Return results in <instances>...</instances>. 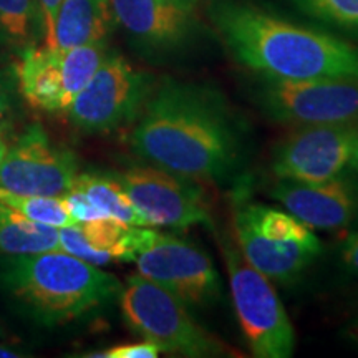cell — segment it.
<instances>
[{
	"mask_svg": "<svg viewBox=\"0 0 358 358\" xmlns=\"http://www.w3.org/2000/svg\"><path fill=\"white\" fill-rule=\"evenodd\" d=\"M120 307L129 329L161 352L191 358L231 355L221 340L194 320L186 303L140 274L128 277L120 290Z\"/></svg>",
	"mask_w": 358,
	"mask_h": 358,
	"instance_id": "277c9868",
	"label": "cell"
},
{
	"mask_svg": "<svg viewBox=\"0 0 358 358\" xmlns=\"http://www.w3.org/2000/svg\"><path fill=\"white\" fill-rule=\"evenodd\" d=\"M77 176L75 155L53 145L40 124L27 128L0 163V187L17 194L60 198Z\"/></svg>",
	"mask_w": 358,
	"mask_h": 358,
	"instance_id": "7c38bea8",
	"label": "cell"
},
{
	"mask_svg": "<svg viewBox=\"0 0 358 358\" xmlns=\"http://www.w3.org/2000/svg\"><path fill=\"white\" fill-rule=\"evenodd\" d=\"M0 280L29 315L43 325L83 319L122 290L115 275L62 249L6 256Z\"/></svg>",
	"mask_w": 358,
	"mask_h": 358,
	"instance_id": "3957f363",
	"label": "cell"
},
{
	"mask_svg": "<svg viewBox=\"0 0 358 358\" xmlns=\"http://www.w3.org/2000/svg\"><path fill=\"white\" fill-rule=\"evenodd\" d=\"M64 203L66 211L75 222H87V221H95V219H108L103 216V213L96 208L92 201L88 199V196L83 191H80L78 187L71 186L69 191L65 192Z\"/></svg>",
	"mask_w": 358,
	"mask_h": 358,
	"instance_id": "cb8c5ba5",
	"label": "cell"
},
{
	"mask_svg": "<svg viewBox=\"0 0 358 358\" xmlns=\"http://www.w3.org/2000/svg\"><path fill=\"white\" fill-rule=\"evenodd\" d=\"M129 143L151 166L194 182L227 181L243 164V124L226 96L203 83L163 80Z\"/></svg>",
	"mask_w": 358,
	"mask_h": 358,
	"instance_id": "6da1fadb",
	"label": "cell"
},
{
	"mask_svg": "<svg viewBox=\"0 0 358 358\" xmlns=\"http://www.w3.org/2000/svg\"><path fill=\"white\" fill-rule=\"evenodd\" d=\"M19 357H25V353H19L10 347L0 345V358H19Z\"/></svg>",
	"mask_w": 358,
	"mask_h": 358,
	"instance_id": "f1b7e54d",
	"label": "cell"
},
{
	"mask_svg": "<svg viewBox=\"0 0 358 358\" xmlns=\"http://www.w3.org/2000/svg\"><path fill=\"white\" fill-rule=\"evenodd\" d=\"M358 124L297 127L275 150L272 171L279 179L324 182L350 166Z\"/></svg>",
	"mask_w": 358,
	"mask_h": 358,
	"instance_id": "4fadbf2b",
	"label": "cell"
},
{
	"mask_svg": "<svg viewBox=\"0 0 358 358\" xmlns=\"http://www.w3.org/2000/svg\"><path fill=\"white\" fill-rule=\"evenodd\" d=\"M232 236L245 261L262 272L267 279L279 284H292L310 267L322 252L319 237L308 241H287L277 243L257 234L243 219L232 221Z\"/></svg>",
	"mask_w": 358,
	"mask_h": 358,
	"instance_id": "9a60e30c",
	"label": "cell"
},
{
	"mask_svg": "<svg viewBox=\"0 0 358 358\" xmlns=\"http://www.w3.org/2000/svg\"><path fill=\"white\" fill-rule=\"evenodd\" d=\"M231 280L232 306L250 353L257 358H287L294 353L295 334L271 279L245 261L234 236L219 239Z\"/></svg>",
	"mask_w": 358,
	"mask_h": 358,
	"instance_id": "5b68a950",
	"label": "cell"
},
{
	"mask_svg": "<svg viewBox=\"0 0 358 358\" xmlns=\"http://www.w3.org/2000/svg\"><path fill=\"white\" fill-rule=\"evenodd\" d=\"M271 196L312 229L340 231L358 219V181L345 174L324 182L279 179Z\"/></svg>",
	"mask_w": 358,
	"mask_h": 358,
	"instance_id": "5bb4252c",
	"label": "cell"
},
{
	"mask_svg": "<svg viewBox=\"0 0 358 358\" xmlns=\"http://www.w3.org/2000/svg\"><path fill=\"white\" fill-rule=\"evenodd\" d=\"M115 22L134 47L151 58H174L198 42L194 7L178 0H110Z\"/></svg>",
	"mask_w": 358,
	"mask_h": 358,
	"instance_id": "8fae6325",
	"label": "cell"
},
{
	"mask_svg": "<svg viewBox=\"0 0 358 358\" xmlns=\"http://www.w3.org/2000/svg\"><path fill=\"white\" fill-rule=\"evenodd\" d=\"M209 17L232 57L262 78L358 82V47L347 40L243 0H214Z\"/></svg>",
	"mask_w": 358,
	"mask_h": 358,
	"instance_id": "7a4b0ae2",
	"label": "cell"
},
{
	"mask_svg": "<svg viewBox=\"0 0 358 358\" xmlns=\"http://www.w3.org/2000/svg\"><path fill=\"white\" fill-rule=\"evenodd\" d=\"M342 262L358 274V232L350 234L342 245Z\"/></svg>",
	"mask_w": 358,
	"mask_h": 358,
	"instance_id": "83f0119b",
	"label": "cell"
},
{
	"mask_svg": "<svg viewBox=\"0 0 358 358\" xmlns=\"http://www.w3.org/2000/svg\"><path fill=\"white\" fill-rule=\"evenodd\" d=\"M62 2H64V0H38L40 12H42V17H43L45 42L50 38L52 30H53V24H55L58 8H60Z\"/></svg>",
	"mask_w": 358,
	"mask_h": 358,
	"instance_id": "4316f807",
	"label": "cell"
},
{
	"mask_svg": "<svg viewBox=\"0 0 358 358\" xmlns=\"http://www.w3.org/2000/svg\"><path fill=\"white\" fill-rule=\"evenodd\" d=\"M256 100L268 118L292 127L358 124L355 80L262 78Z\"/></svg>",
	"mask_w": 358,
	"mask_h": 358,
	"instance_id": "ba28073f",
	"label": "cell"
},
{
	"mask_svg": "<svg viewBox=\"0 0 358 358\" xmlns=\"http://www.w3.org/2000/svg\"><path fill=\"white\" fill-rule=\"evenodd\" d=\"M234 216L243 219L257 234L268 241L287 243V241H308L315 237V234L310 232V227H307L290 213H282L262 204L249 203L243 198V194H237Z\"/></svg>",
	"mask_w": 358,
	"mask_h": 358,
	"instance_id": "ffe728a7",
	"label": "cell"
},
{
	"mask_svg": "<svg viewBox=\"0 0 358 358\" xmlns=\"http://www.w3.org/2000/svg\"><path fill=\"white\" fill-rule=\"evenodd\" d=\"M60 249L58 229L30 221L15 209L0 203V254L19 256Z\"/></svg>",
	"mask_w": 358,
	"mask_h": 358,
	"instance_id": "e0dca14e",
	"label": "cell"
},
{
	"mask_svg": "<svg viewBox=\"0 0 358 358\" xmlns=\"http://www.w3.org/2000/svg\"><path fill=\"white\" fill-rule=\"evenodd\" d=\"M42 35L45 27L37 0H0V45L22 53L35 47Z\"/></svg>",
	"mask_w": 358,
	"mask_h": 358,
	"instance_id": "ac0fdd59",
	"label": "cell"
},
{
	"mask_svg": "<svg viewBox=\"0 0 358 358\" xmlns=\"http://www.w3.org/2000/svg\"><path fill=\"white\" fill-rule=\"evenodd\" d=\"M108 57L106 40L69 50L32 47L20 53L17 85L34 108L65 111Z\"/></svg>",
	"mask_w": 358,
	"mask_h": 358,
	"instance_id": "52a82bcc",
	"label": "cell"
},
{
	"mask_svg": "<svg viewBox=\"0 0 358 358\" xmlns=\"http://www.w3.org/2000/svg\"><path fill=\"white\" fill-rule=\"evenodd\" d=\"M13 116V90L12 82L3 71H0V129L7 128Z\"/></svg>",
	"mask_w": 358,
	"mask_h": 358,
	"instance_id": "484cf974",
	"label": "cell"
},
{
	"mask_svg": "<svg viewBox=\"0 0 358 358\" xmlns=\"http://www.w3.org/2000/svg\"><path fill=\"white\" fill-rule=\"evenodd\" d=\"M133 262L138 274L169 290L187 307H211L222 299L211 257L189 241L155 231Z\"/></svg>",
	"mask_w": 358,
	"mask_h": 358,
	"instance_id": "9c48e42d",
	"label": "cell"
},
{
	"mask_svg": "<svg viewBox=\"0 0 358 358\" xmlns=\"http://www.w3.org/2000/svg\"><path fill=\"white\" fill-rule=\"evenodd\" d=\"M295 7L322 24L358 37V0H292Z\"/></svg>",
	"mask_w": 358,
	"mask_h": 358,
	"instance_id": "7402d4cb",
	"label": "cell"
},
{
	"mask_svg": "<svg viewBox=\"0 0 358 358\" xmlns=\"http://www.w3.org/2000/svg\"><path fill=\"white\" fill-rule=\"evenodd\" d=\"M159 348L155 343L138 342V343H127V345L111 347L103 353H92L90 357H105V358H156L159 355Z\"/></svg>",
	"mask_w": 358,
	"mask_h": 358,
	"instance_id": "d4e9b609",
	"label": "cell"
},
{
	"mask_svg": "<svg viewBox=\"0 0 358 358\" xmlns=\"http://www.w3.org/2000/svg\"><path fill=\"white\" fill-rule=\"evenodd\" d=\"M75 187L83 191L88 199L103 213V216L128 226H148L145 217L134 208L123 186L115 176L85 173L78 174L73 182Z\"/></svg>",
	"mask_w": 358,
	"mask_h": 358,
	"instance_id": "d6986e66",
	"label": "cell"
},
{
	"mask_svg": "<svg viewBox=\"0 0 358 358\" xmlns=\"http://www.w3.org/2000/svg\"><path fill=\"white\" fill-rule=\"evenodd\" d=\"M7 151H8V145H7L6 138H3V134L0 133V163H2L3 158H6Z\"/></svg>",
	"mask_w": 358,
	"mask_h": 358,
	"instance_id": "4dcf8cb0",
	"label": "cell"
},
{
	"mask_svg": "<svg viewBox=\"0 0 358 358\" xmlns=\"http://www.w3.org/2000/svg\"><path fill=\"white\" fill-rule=\"evenodd\" d=\"M153 88L150 75L134 70L123 57L110 53L65 110L66 116L82 133L115 131L141 115Z\"/></svg>",
	"mask_w": 358,
	"mask_h": 358,
	"instance_id": "8992f818",
	"label": "cell"
},
{
	"mask_svg": "<svg viewBox=\"0 0 358 358\" xmlns=\"http://www.w3.org/2000/svg\"><path fill=\"white\" fill-rule=\"evenodd\" d=\"M348 337H350V340H353L355 343H358V319L348 327Z\"/></svg>",
	"mask_w": 358,
	"mask_h": 358,
	"instance_id": "f546056e",
	"label": "cell"
},
{
	"mask_svg": "<svg viewBox=\"0 0 358 358\" xmlns=\"http://www.w3.org/2000/svg\"><path fill=\"white\" fill-rule=\"evenodd\" d=\"M350 166L358 171V140L355 143V148H353V153H352V159H350Z\"/></svg>",
	"mask_w": 358,
	"mask_h": 358,
	"instance_id": "1f68e13d",
	"label": "cell"
},
{
	"mask_svg": "<svg viewBox=\"0 0 358 358\" xmlns=\"http://www.w3.org/2000/svg\"><path fill=\"white\" fill-rule=\"evenodd\" d=\"M115 24L110 0H64L45 47L69 50L105 42Z\"/></svg>",
	"mask_w": 358,
	"mask_h": 358,
	"instance_id": "2e32d148",
	"label": "cell"
},
{
	"mask_svg": "<svg viewBox=\"0 0 358 358\" xmlns=\"http://www.w3.org/2000/svg\"><path fill=\"white\" fill-rule=\"evenodd\" d=\"M115 178L148 226L173 229L196 224L211 226V214L198 182L155 166H134Z\"/></svg>",
	"mask_w": 358,
	"mask_h": 358,
	"instance_id": "30bf717a",
	"label": "cell"
},
{
	"mask_svg": "<svg viewBox=\"0 0 358 358\" xmlns=\"http://www.w3.org/2000/svg\"><path fill=\"white\" fill-rule=\"evenodd\" d=\"M178 2H181V3H186V6H191V7H194L196 3L199 2V0H178Z\"/></svg>",
	"mask_w": 358,
	"mask_h": 358,
	"instance_id": "d6a6232c",
	"label": "cell"
},
{
	"mask_svg": "<svg viewBox=\"0 0 358 358\" xmlns=\"http://www.w3.org/2000/svg\"><path fill=\"white\" fill-rule=\"evenodd\" d=\"M58 237H60L62 250L71 254V256L82 259L85 262L93 264V266H105V264H110L115 261L110 254L101 252V250L95 249L87 239H85L78 222L73 224V226L62 227V229L58 231Z\"/></svg>",
	"mask_w": 358,
	"mask_h": 358,
	"instance_id": "603a6c76",
	"label": "cell"
},
{
	"mask_svg": "<svg viewBox=\"0 0 358 358\" xmlns=\"http://www.w3.org/2000/svg\"><path fill=\"white\" fill-rule=\"evenodd\" d=\"M0 203L15 209L17 213H20L30 221L57 227V229L77 224L66 211L62 196L57 198V196L17 194V192L0 187Z\"/></svg>",
	"mask_w": 358,
	"mask_h": 358,
	"instance_id": "44dd1931",
	"label": "cell"
}]
</instances>
